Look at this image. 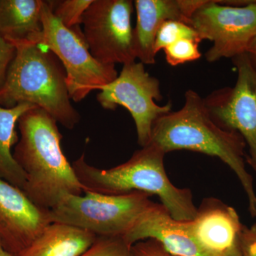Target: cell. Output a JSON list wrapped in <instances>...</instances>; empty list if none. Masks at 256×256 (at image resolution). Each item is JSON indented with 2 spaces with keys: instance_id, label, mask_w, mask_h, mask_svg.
Here are the masks:
<instances>
[{
  "instance_id": "obj_13",
  "label": "cell",
  "mask_w": 256,
  "mask_h": 256,
  "mask_svg": "<svg viewBox=\"0 0 256 256\" xmlns=\"http://www.w3.org/2000/svg\"><path fill=\"white\" fill-rule=\"evenodd\" d=\"M137 23L133 28L136 58L141 63L156 64V34L165 22L178 21L190 25L192 14L204 0H136Z\"/></svg>"
},
{
  "instance_id": "obj_15",
  "label": "cell",
  "mask_w": 256,
  "mask_h": 256,
  "mask_svg": "<svg viewBox=\"0 0 256 256\" xmlns=\"http://www.w3.org/2000/svg\"><path fill=\"white\" fill-rule=\"evenodd\" d=\"M97 238L95 234L76 227L52 223L28 246L14 256H80Z\"/></svg>"
},
{
  "instance_id": "obj_16",
  "label": "cell",
  "mask_w": 256,
  "mask_h": 256,
  "mask_svg": "<svg viewBox=\"0 0 256 256\" xmlns=\"http://www.w3.org/2000/svg\"><path fill=\"white\" fill-rule=\"evenodd\" d=\"M42 0H0V35L12 44H35L43 30Z\"/></svg>"
},
{
  "instance_id": "obj_24",
  "label": "cell",
  "mask_w": 256,
  "mask_h": 256,
  "mask_svg": "<svg viewBox=\"0 0 256 256\" xmlns=\"http://www.w3.org/2000/svg\"><path fill=\"white\" fill-rule=\"evenodd\" d=\"M238 242L242 256H256V223L250 227L242 225Z\"/></svg>"
},
{
  "instance_id": "obj_25",
  "label": "cell",
  "mask_w": 256,
  "mask_h": 256,
  "mask_svg": "<svg viewBox=\"0 0 256 256\" xmlns=\"http://www.w3.org/2000/svg\"><path fill=\"white\" fill-rule=\"evenodd\" d=\"M248 55L250 57L252 65L256 70V35L249 46L247 52Z\"/></svg>"
},
{
  "instance_id": "obj_11",
  "label": "cell",
  "mask_w": 256,
  "mask_h": 256,
  "mask_svg": "<svg viewBox=\"0 0 256 256\" xmlns=\"http://www.w3.org/2000/svg\"><path fill=\"white\" fill-rule=\"evenodd\" d=\"M50 223L48 210L36 206L22 190L0 178V242L14 256Z\"/></svg>"
},
{
  "instance_id": "obj_9",
  "label": "cell",
  "mask_w": 256,
  "mask_h": 256,
  "mask_svg": "<svg viewBox=\"0 0 256 256\" xmlns=\"http://www.w3.org/2000/svg\"><path fill=\"white\" fill-rule=\"evenodd\" d=\"M130 0H94L82 15L84 36L96 60L116 65L136 62Z\"/></svg>"
},
{
  "instance_id": "obj_27",
  "label": "cell",
  "mask_w": 256,
  "mask_h": 256,
  "mask_svg": "<svg viewBox=\"0 0 256 256\" xmlns=\"http://www.w3.org/2000/svg\"><path fill=\"white\" fill-rule=\"evenodd\" d=\"M0 256H12L4 250V248L2 246L1 242H0Z\"/></svg>"
},
{
  "instance_id": "obj_8",
  "label": "cell",
  "mask_w": 256,
  "mask_h": 256,
  "mask_svg": "<svg viewBox=\"0 0 256 256\" xmlns=\"http://www.w3.org/2000/svg\"><path fill=\"white\" fill-rule=\"evenodd\" d=\"M100 90L97 100L104 109L114 110L122 106L129 111L136 124L138 144L142 148L150 142L156 120L172 111L171 101L164 106L156 104L162 99L160 82L146 72L141 62L124 64L117 78Z\"/></svg>"
},
{
  "instance_id": "obj_7",
  "label": "cell",
  "mask_w": 256,
  "mask_h": 256,
  "mask_svg": "<svg viewBox=\"0 0 256 256\" xmlns=\"http://www.w3.org/2000/svg\"><path fill=\"white\" fill-rule=\"evenodd\" d=\"M190 26L213 45L205 54L207 62L234 58L247 53L256 35V1L236 6L223 1L204 0L192 14Z\"/></svg>"
},
{
  "instance_id": "obj_3",
  "label": "cell",
  "mask_w": 256,
  "mask_h": 256,
  "mask_svg": "<svg viewBox=\"0 0 256 256\" xmlns=\"http://www.w3.org/2000/svg\"><path fill=\"white\" fill-rule=\"evenodd\" d=\"M165 153L149 143L136 151L124 164L102 170L88 164L85 154L72 163V168L87 192L106 195H121L141 192L156 195L174 220L190 222L198 208L188 188H176L170 181L164 166Z\"/></svg>"
},
{
  "instance_id": "obj_1",
  "label": "cell",
  "mask_w": 256,
  "mask_h": 256,
  "mask_svg": "<svg viewBox=\"0 0 256 256\" xmlns=\"http://www.w3.org/2000/svg\"><path fill=\"white\" fill-rule=\"evenodd\" d=\"M184 98L181 109L156 120L150 143L159 146L165 154L188 150L220 158L236 175L246 194L249 212L256 217V193L254 180L246 168L244 138L216 124L198 92L190 89Z\"/></svg>"
},
{
  "instance_id": "obj_23",
  "label": "cell",
  "mask_w": 256,
  "mask_h": 256,
  "mask_svg": "<svg viewBox=\"0 0 256 256\" xmlns=\"http://www.w3.org/2000/svg\"><path fill=\"white\" fill-rule=\"evenodd\" d=\"M16 48L0 35V89L4 85L10 64L14 60Z\"/></svg>"
},
{
  "instance_id": "obj_4",
  "label": "cell",
  "mask_w": 256,
  "mask_h": 256,
  "mask_svg": "<svg viewBox=\"0 0 256 256\" xmlns=\"http://www.w3.org/2000/svg\"><path fill=\"white\" fill-rule=\"evenodd\" d=\"M14 58L0 89V106L24 102L46 111L57 122L74 129L80 116L70 102L66 74L54 54L41 44H16Z\"/></svg>"
},
{
  "instance_id": "obj_26",
  "label": "cell",
  "mask_w": 256,
  "mask_h": 256,
  "mask_svg": "<svg viewBox=\"0 0 256 256\" xmlns=\"http://www.w3.org/2000/svg\"><path fill=\"white\" fill-rule=\"evenodd\" d=\"M220 256H242V250L239 246V242H236L232 248L229 249L226 252H224Z\"/></svg>"
},
{
  "instance_id": "obj_5",
  "label": "cell",
  "mask_w": 256,
  "mask_h": 256,
  "mask_svg": "<svg viewBox=\"0 0 256 256\" xmlns=\"http://www.w3.org/2000/svg\"><path fill=\"white\" fill-rule=\"evenodd\" d=\"M84 194L62 198L48 210L50 223L76 227L97 237H122L153 203L150 194L141 192L121 195Z\"/></svg>"
},
{
  "instance_id": "obj_12",
  "label": "cell",
  "mask_w": 256,
  "mask_h": 256,
  "mask_svg": "<svg viewBox=\"0 0 256 256\" xmlns=\"http://www.w3.org/2000/svg\"><path fill=\"white\" fill-rule=\"evenodd\" d=\"M190 222L174 220L162 204L153 202L122 238L130 246L152 239L175 256H214L194 238Z\"/></svg>"
},
{
  "instance_id": "obj_10",
  "label": "cell",
  "mask_w": 256,
  "mask_h": 256,
  "mask_svg": "<svg viewBox=\"0 0 256 256\" xmlns=\"http://www.w3.org/2000/svg\"><path fill=\"white\" fill-rule=\"evenodd\" d=\"M232 60L237 72L235 86L217 89L204 100L216 124L244 138L247 162L256 172V70L247 53Z\"/></svg>"
},
{
  "instance_id": "obj_2",
  "label": "cell",
  "mask_w": 256,
  "mask_h": 256,
  "mask_svg": "<svg viewBox=\"0 0 256 256\" xmlns=\"http://www.w3.org/2000/svg\"><path fill=\"white\" fill-rule=\"evenodd\" d=\"M20 138L13 158L25 174L23 192L36 206L50 210L68 194L84 193L72 164L64 156L57 122L35 108L18 121Z\"/></svg>"
},
{
  "instance_id": "obj_20",
  "label": "cell",
  "mask_w": 256,
  "mask_h": 256,
  "mask_svg": "<svg viewBox=\"0 0 256 256\" xmlns=\"http://www.w3.org/2000/svg\"><path fill=\"white\" fill-rule=\"evenodd\" d=\"M200 44L198 42L188 38L174 42L163 50L166 62L172 66H176L198 60L202 56V53L198 50Z\"/></svg>"
},
{
  "instance_id": "obj_14",
  "label": "cell",
  "mask_w": 256,
  "mask_h": 256,
  "mask_svg": "<svg viewBox=\"0 0 256 256\" xmlns=\"http://www.w3.org/2000/svg\"><path fill=\"white\" fill-rule=\"evenodd\" d=\"M190 225L198 244L214 256L236 244L242 226L235 208L213 198L204 200Z\"/></svg>"
},
{
  "instance_id": "obj_6",
  "label": "cell",
  "mask_w": 256,
  "mask_h": 256,
  "mask_svg": "<svg viewBox=\"0 0 256 256\" xmlns=\"http://www.w3.org/2000/svg\"><path fill=\"white\" fill-rule=\"evenodd\" d=\"M42 20L43 30L34 44L46 47L63 65L70 100L80 102L92 90H100L117 78L116 65L96 60L84 33L64 26L53 14L48 1L43 2Z\"/></svg>"
},
{
  "instance_id": "obj_18",
  "label": "cell",
  "mask_w": 256,
  "mask_h": 256,
  "mask_svg": "<svg viewBox=\"0 0 256 256\" xmlns=\"http://www.w3.org/2000/svg\"><path fill=\"white\" fill-rule=\"evenodd\" d=\"M94 0H63L48 1L53 14L66 28L82 31V15Z\"/></svg>"
},
{
  "instance_id": "obj_17",
  "label": "cell",
  "mask_w": 256,
  "mask_h": 256,
  "mask_svg": "<svg viewBox=\"0 0 256 256\" xmlns=\"http://www.w3.org/2000/svg\"><path fill=\"white\" fill-rule=\"evenodd\" d=\"M38 108L24 102L5 108L0 106V178L22 190L26 184V178L13 158L12 148L18 142V132L15 130L16 122L25 112Z\"/></svg>"
},
{
  "instance_id": "obj_19",
  "label": "cell",
  "mask_w": 256,
  "mask_h": 256,
  "mask_svg": "<svg viewBox=\"0 0 256 256\" xmlns=\"http://www.w3.org/2000/svg\"><path fill=\"white\" fill-rule=\"evenodd\" d=\"M183 38L195 40L200 43L202 42L194 28L188 24L178 21L165 22L156 34L154 46L156 55L160 50Z\"/></svg>"
},
{
  "instance_id": "obj_22",
  "label": "cell",
  "mask_w": 256,
  "mask_h": 256,
  "mask_svg": "<svg viewBox=\"0 0 256 256\" xmlns=\"http://www.w3.org/2000/svg\"><path fill=\"white\" fill-rule=\"evenodd\" d=\"M131 252L132 256H175L152 239L136 242L131 246Z\"/></svg>"
},
{
  "instance_id": "obj_21",
  "label": "cell",
  "mask_w": 256,
  "mask_h": 256,
  "mask_svg": "<svg viewBox=\"0 0 256 256\" xmlns=\"http://www.w3.org/2000/svg\"><path fill=\"white\" fill-rule=\"evenodd\" d=\"M80 256H132L131 246L122 237H98L92 247Z\"/></svg>"
}]
</instances>
